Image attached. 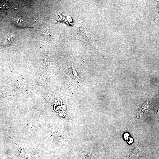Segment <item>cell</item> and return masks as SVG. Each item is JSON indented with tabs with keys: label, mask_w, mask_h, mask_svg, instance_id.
<instances>
[{
	"label": "cell",
	"mask_w": 159,
	"mask_h": 159,
	"mask_svg": "<svg viewBox=\"0 0 159 159\" xmlns=\"http://www.w3.org/2000/svg\"><path fill=\"white\" fill-rule=\"evenodd\" d=\"M13 39L14 37L13 35L11 34H10L7 36L3 42L4 45H8L10 44L13 40Z\"/></svg>",
	"instance_id": "7a4b0ae2"
},
{
	"label": "cell",
	"mask_w": 159,
	"mask_h": 159,
	"mask_svg": "<svg viewBox=\"0 0 159 159\" xmlns=\"http://www.w3.org/2000/svg\"><path fill=\"white\" fill-rule=\"evenodd\" d=\"M75 34L77 39L90 45L93 44L92 38L84 23H81L78 24L76 28Z\"/></svg>",
	"instance_id": "6da1fadb"
}]
</instances>
